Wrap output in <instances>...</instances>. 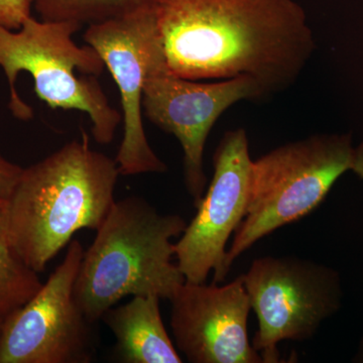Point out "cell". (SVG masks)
I'll list each match as a JSON object with an SVG mask.
<instances>
[{
  "label": "cell",
  "mask_w": 363,
  "mask_h": 363,
  "mask_svg": "<svg viewBox=\"0 0 363 363\" xmlns=\"http://www.w3.org/2000/svg\"><path fill=\"white\" fill-rule=\"evenodd\" d=\"M32 7V0H0V26L18 30L30 16Z\"/></svg>",
  "instance_id": "obj_15"
},
{
  "label": "cell",
  "mask_w": 363,
  "mask_h": 363,
  "mask_svg": "<svg viewBox=\"0 0 363 363\" xmlns=\"http://www.w3.org/2000/svg\"><path fill=\"white\" fill-rule=\"evenodd\" d=\"M157 296H135L126 304L107 310L101 320L116 344L114 353L123 363H181L175 343L169 338Z\"/></svg>",
  "instance_id": "obj_12"
},
{
  "label": "cell",
  "mask_w": 363,
  "mask_h": 363,
  "mask_svg": "<svg viewBox=\"0 0 363 363\" xmlns=\"http://www.w3.org/2000/svg\"><path fill=\"white\" fill-rule=\"evenodd\" d=\"M84 248L69 243L63 262L37 294L7 315L0 330V363H90L94 343L74 297Z\"/></svg>",
  "instance_id": "obj_7"
},
{
  "label": "cell",
  "mask_w": 363,
  "mask_h": 363,
  "mask_svg": "<svg viewBox=\"0 0 363 363\" xmlns=\"http://www.w3.org/2000/svg\"><path fill=\"white\" fill-rule=\"evenodd\" d=\"M6 200L0 198V240L6 236Z\"/></svg>",
  "instance_id": "obj_18"
},
{
  "label": "cell",
  "mask_w": 363,
  "mask_h": 363,
  "mask_svg": "<svg viewBox=\"0 0 363 363\" xmlns=\"http://www.w3.org/2000/svg\"><path fill=\"white\" fill-rule=\"evenodd\" d=\"M351 171L363 180V140L357 147H355V157Z\"/></svg>",
  "instance_id": "obj_17"
},
{
  "label": "cell",
  "mask_w": 363,
  "mask_h": 363,
  "mask_svg": "<svg viewBox=\"0 0 363 363\" xmlns=\"http://www.w3.org/2000/svg\"><path fill=\"white\" fill-rule=\"evenodd\" d=\"M169 301L174 343L189 362L264 363L248 339L242 274L221 286L185 281Z\"/></svg>",
  "instance_id": "obj_11"
},
{
  "label": "cell",
  "mask_w": 363,
  "mask_h": 363,
  "mask_svg": "<svg viewBox=\"0 0 363 363\" xmlns=\"http://www.w3.org/2000/svg\"><path fill=\"white\" fill-rule=\"evenodd\" d=\"M43 286L39 274L14 252L6 238L0 240V313L20 309Z\"/></svg>",
  "instance_id": "obj_14"
},
{
  "label": "cell",
  "mask_w": 363,
  "mask_h": 363,
  "mask_svg": "<svg viewBox=\"0 0 363 363\" xmlns=\"http://www.w3.org/2000/svg\"><path fill=\"white\" fill-rule=\"evenodd\" d=\"M6 315L2 314V313H0V330H1L2 325H4V319H6Z\"/></svg>",
  "instance_id": "obj_20"
},
{
  "label": "cell",
  "mask_w": 363,
  "mask_h": 363,
  "mask_svg": "<svg viewBox=\"0 0 363 363\" xmlns=\"http://www.w3.org/2000/svg\"><path fill=\"white\" fill-rule=\"evenodd\" d=\"M354 157L350 133H320L252 161L247 212L227 250V264L264 236L314 211L351 171Z\"/></svg>",
  "instance_id": "obj_5"
},
{
  "label": "cell",
  "mask_w": 363,
  "mask_h": 363,
  "mask_svg": "<svg viewBox=\"0 0 363 363\" xmlns=\"http://www.w3.org/2000/svg\"><path fill=\"white\" fill-rule=\"evenodd\" d=\"M23 168L0 155V198L7 200L16 187Z\"/></svg>",
  "instance_id": "obj_16"
},
{
  "label": "cell",
  "mask_w": 363,
  "mask_h": 363,
  "mask_svg": "<svg viewBox=\"0 0 363 363\" xmlns=\"http://www.w3.org/2000/svg\"><path fill=\"white\" fill-rule=\"evenodd\" d=\"M33 7L45 21H71L95 25L125 16L159 0H32Z\"/></svg>",
  "instance_id": "obj_13"
},
{
  "label": "cell",
  "mask_w": 363,
  "mask_h": 363,
  "mask_svg": "<svg viewBox=\"0 0 363 363\" xmlns=\"http://www.w3.org/2000/svg\"><path fill=\"white\" fill-rule=\"evenodd\" d=\"M121 175L116 160L91 149L89 136L23 169L6 200V240L38 274L81 229L97 230Z\"/></svg>",
  "instance_id": "obj_2"
},
{
  "label": "cell",
  "mask_w": 363,
  "mask_h": 363,
  "mask_svg": "<svg viewBox=\"0 0 363 363\" xmlns=\"http://www.w3.org/2000/svg\"><path fill=\"white\" fill-rule=\"evenodd\" d=\"M252 164L245 130L227 131L214 154L211 184L175 243L185 281L206 283L213 272V283L219 284L228 274L226 245L247 212Z\"/></svg>",
  "instance_id": "obj_10"
},
{
  "label": "cell",
  "mask_w": 363,
  "mask_h": 363,
  "mask_svg": "<svg viewBox=\"0 0 363 363\" xmlns=\"http://www.w3.org/2000/svg\"><path fill=\"white\" fill-rule=\"evenodd\" d=\"M157 6L91 25L84 33L85 42L100 55L121 93L124 133L116 161L123 176L168 169L150 147L143 123L145 79L152 67L164 60Z\"/></svg>",
  "instance_id": "obj_8"
},
{
  "label": "cell",
  "mask_w": 363,
  "mask_h": 363,
  "mask_svg": "<svg viewBox=\"0 0 363 363\" xmlns=\"http://www.w3.org/2000/svg\"><path fill=\"white\" fill-rule=\"evenodd\" d=\"M266 96V91L252 77L198 83L172 73L166 60L147 74L143 86V111L150 123L180 142L185 185L195 207L205 194V143L217 119L236 102Z\"/></svg>",
  "instance_id": "obj_9"
},
{
  "label": "cell",
  "mask_w": 363,
  "mask_h": 363,
  "mask_svg": "<svg viewBox=\"0 0 363 363\" xmlns=\"http://www.w3.org/2000/svg\"><path fill=\"white\" fill-rule=\"evenodd\" d=\"M169 70L188 80L252 77L267 95L297 81L316 50L295 0H159Z\"/></svg>",
  "instance_id": "obj_1"
},
{
  "label": "cell",
  "mask_w": 363,
  "mask_h": 363,
  "mask_svg": "<svg viewBox=\"0 0 363 363\" xmlns=\"http://www.w3.org/2000/svg\"><path fill=\"white\" fill-rule=\"evenodd\" d=\"M81 28L77 23L38 21L32 16L18 30L0 26V68L9 80V109L21 121L33 116L16 87L18 74L28 72L40 100L52 109L85 112L94 140L108 145L123 116L98 83L96 76L105 68L101 57L91 45L80 47L72 39Z\"/></svg>",
  "instance_id": "obj_4"
},
{
  "label": "cell",
  "mask_w": 363,
  "mask_h": 363,
  "mask_svg": "<svg viewBox=\"0 0 363 363\" xmlns=\"http://www.w3.org/2000/svg\"><path fill=\"white\" fill-rule=\"evenodd\" d=\"M187 224L180 215L160 213L143 198L116 200L84 250L74 286L76 302L91 323L130 296L171 300L185 283L173 262V240Z\"/></svg>",
  "instance_id": "obj_3"
},
{
  "label": "cell",
  "mask_w": 363,
  "mask_h": 363,
  "mask_svg": "<svg viewBox=\"0 0 363 363\" xmlns=\"http://www.w3.org/2000/svg\"><path fill=\"white\" fill-rule=\"evenodd\" d=\"M257 319L252 347L264 363L279 362L281 341L303 342L340 309L337 272L297 257H264L242 274Z\"/></svg>",
  "instance_id": "obj_6"
},
{
  "label": "cell",
  "mask_w": 363,
  "mask_h": 363,
  "mask_svg": "<svg viewBox=\"0 0 363 363\" xmlns=\"http://www.w3.org/2000/svg\"><path fill=\"white\" fill-rule=\"evenodd\" d=\"M354 362H363V338L360 341L359 347H358L357 355L354 357Z\"/></svg>",
  "instance_id": "obj_19"
}]
</instances>
